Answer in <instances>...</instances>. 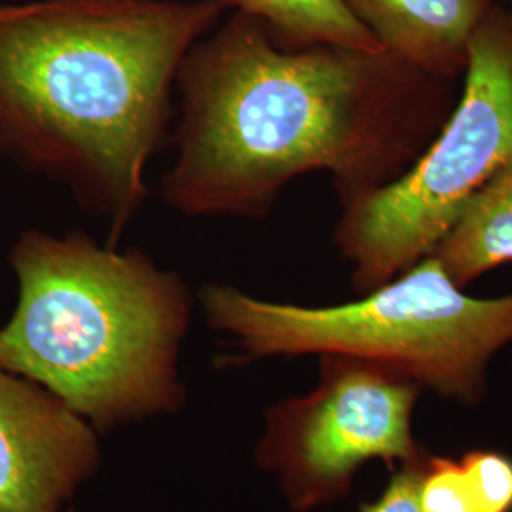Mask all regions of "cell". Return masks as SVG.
<instances>
[{
  "label": "cell",
  "mask_w": 512,
  "mask_h": 512,
  "mask_svg": "<svg viewBox=\"0 0 512 512\" xmlns=\"http://www.w3.org/2000/svg\"><path fill=\"white\" fill-rule=\"evenodd\" d=\"M177 76L175 162L162 200L186 217H268L296 177L325 171L340 203L395 183L437 137L459 82L385 50L275 46L230 10Z\"/></svg>",
  "instance_id": "1"
},
{
  "label": "cell",
  "mask_w": 512,
  "mask_h": 512,
  "mask_svg": "<svg viewBox=\"0 0 512 512\" xmlns=\"http://www.w3.org/2000/svg\"><path fill=\"white\" fill-rule=\"evenodd\" d=\"M226 0L0 6V158L59 184L118 245L145 207L190 48Z\"/></svg>",
  "instance_id": "2"
},
{
  "label": "cell",
  "mask_w": 512,
  "mask_h": 512,
  "mask_svg": "<svg viewBox=\"0 0 512 512\" xmlns=\"http://www.w3.org/2000/svg\"><path fill=\"white\" fill-rule=\"evenodd\" d=\"M18 302L0 365L42 385L95 431L175 414L194 298L141 249L84 232L27 230L8 253Z\"/></svg>",
  "instance_id": "3"
},
{
  "label": "cell",
  "mask_w": 512,
  "mask_h": 512,
  "mask_svg": "<svg viewBox=\"0 0 512 512\" xmlns=\"http://www.w3.org/2000/svg\"><path fill=\"white\" fill-rule=\"evenodd\" d=\"M198 300L207 325L236 349L222 365L353 355L393 366L463 404L480 401L486 368L512 342V294L469 296L431 255L340 306L270 302L224 283L203 285Z\"/></svg>",
  "instance_id": "4"
},
{
  "label": "cell",
  "mask_w": 512,
  "mask_h": 512,
  "mask_svg": "<svg viewBox=\"0 0 512 512\" xmlns=\"http://www.w3.org/2000/svg\"><path fill=\"white\" fill-rule=\"evenodd\" d=\"M512 162V10H486L456 107L395 183L342 203L332 241L359 296L431 255L476 194Z\"/></svg>",
  "instance_id": "5"
},
{
  "label": "cell",
  "mask_w": 512,
  "mask_h": 512,
  "mask_svg": "<svg viewBox=\"0 0 512 512\" xmlns=\"http://www.w3.org/2000/svg\"><path fill=\"white\" fill-rule=\"evenodd\" d=\"M421 389L393 366L321 355L315 389L266 410L256 465L277 476L294 512L344 499L368 461L395 471L425 456L412 433Z\"/></svg>",
  "instance_id": "6"
},
{
  "label": "cell",
  "mask_w": 512,
  "mask_h": 512,
  "mask_svg": "<svg viewBox=\"0 0 512 512\" xmlns=\"http://www.w3.org/2000/svg\"><path fill=\"white\" fill-rule=\"evenodd\" d=\"M99 469L92 425L0 365V512H65Z\"/></svg>",
  "instance_id": "7"
},
{
  "label": "cell",
  "mask_w": 512,
  "mask_h": 512,
  "mask_svg": "<svg viewBox=\"0 0 512 512\" xmlns=\"http://www.w3.org/2000/svg\"><path fill=\"white\" fill-rule=\"evenodd\" d=\"M494 0H342L387 54L421 73L463 80L471 40Z\"/></svg>",
  "instance_id": "8"
},
{
  "label": "cell",
  "mask_w": 512,
  "mask_h": 512,
  "mask_svg": "<svg viewBox=\"0 0 512 512\" xmlns=\"http://www.w3.org/2000/svg\"><path fill=\"white\" fill-rule=\"evenodd\" d=\"M431 256L461 289L512 262V162L469 202Z\"/></svg>",
  "instance_id": "9"
},
{
  "label": "cell",
  "mask_w": 512,
  "mask_h": 512,
  "mask_svg": "<svg viewBox=\"0 0 512 512\" xmlns=\"http://www.w3.org/2000/svg\"><path fill=\"white\" fill-rule=\"evenodd\" d=\"M230 10L255 18L285 50L311 46H349L368 52L384 50L342 0H226Z\"/></svg>",
  "instance_id": "10"
},
{
  "label": "cell",
  "mask_w": 512,
  "mask_h": 512,
  "mask_svg": "<svg viewBox=\"0 0 512 512\" xmlns=\"http://www.w3.org/2000/svg\"><path fill=\"white\" fill-rule=\"evenodd\" d=\"M420 512H478L459 459L425 456L421 463Z\"/></svg>",
  "instance_id": "11"
},
{
  "label": "cell",
  "mask_w": 512,
  "mask_h": 512,
  "mask_svg": "<svg viewBox=\"0 0 512 512\" xmlns=\"http://www.w3.org/2000/svg\"><path fill=\"white\" fill-rule=\"evenodd\" d=\"M461 465L478 512H512V458L497 450L463 454Z\"/></svg>",
  "instance_id": "12"
},
{
  "label": "cell",
  "mask_w": 512,
  "mask_h": 512,
  "mask_svg": "<svg viewBox=\"0 0 512 512\" xmlns=\"http://www.w3.org/2000/svg\"><path fill=\"white\" fill-rule=\"evenodd\" d=\"M423 458L416 463L395 469L380 497L376 501L363 503L359 507V512H420L418 488Z\"/></svg>",
  "instance_id": "13"
},
{
  "label": "cell",
  "mask_w": 512,
  "mask_h": 512,
  "mask_svg": "<svg viewBox=\"0 0 512 512\" xmlns=\"http://www.w3.org/2000/svg\"><path fill=\"white\" fill-rule=\"evenodd\" d=\"M65 512H76V511H74V509H67V511H65Z\"/></svg>",
  "instance_id": "14"
}]
</instances>
